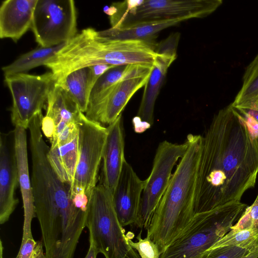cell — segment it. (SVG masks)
Returning a JSON list of instances; mask_svg holds the SVG:
<instances>
[{
  "mask_svg": "<svg viewBox=\"0 0 258 258\" xmlns=\"http://www.w3.org/2000/svg\"><path fill=\"white\" fill-rule=\"evenodd\" d=\"M257 176L258 138L230 104L214 115L202 136L196 215L240 202Z\"/></svg>",
  "mask_w": 258,
  "mask_h": 258,
  "instance_id": "cell-1",
  "label": "cell"
},
{
  "mask_svg": "<svg viewBox=\"0 0 258 258\" xmlns=\"http://www.w3.org/2000/svg\"><path fill=\"white\" fill-rule=\"evenodd\" d=\"M157 46L154 40L109 39L88 28L67 42L44 66L59 85L70 73L94 65L152 67L157 55Z\"/></svg>",
  "mask_w": 258,
  "mask_h": 258,
  "instance_id": "cell-2",
  "label": "cell"
},
{
  "mask_svg": "<svg viewBox=\"0 0 258 258\" xmlns=\"http://www.w3.org/2000/svg\"><path fill=\"white\" fill-rule=\"evenodd\" d=\"M187 148L173 173L147 229L162 253L196 215L201 135L189 134Z\"/></svg>",
  "mask_w": 258,
  "mask_h": 258,
  "instance_id": "cell-3",
  "label": "cell"
},
{
  "mask_svg": "<svg viewBox=\"0 0 258 258\" xmlns=\"http://www.w3.org/2000/svg\"><path fill=\"white\" fill-rule=\"evenodd\" d=\"M247 207L233 203L195 215L160 258H198L230 230Z\"/></svg>",
  "mask_w": 258,
  "mask_h": 258,
  "instance_id": "cell-4",
  "label": "cell"
},
{
  "mask_svg": "<svg viewBox=\"0 0 258 258\" xmlns=\"http://www.w3.org/2000/svg\"><path fill=\"white\" fill-rule=\"evenodd\" d=\"M222 0L125 1L104 8L111 28H118L150 21L185 18H201L214 12Z\"/></svg>",
  "mask_w": 258,
  "mask_h": 258,
  "instance_id": "cell-5",
  "label": "cell"
},
{
  "mask_svg": "<svg viewBox=\"0 0 258 258\" xmlns=\"http://www.w3.org/2000/svg\"><path fill=\"white\" fill-rule=\"evenodd\" d=\"M86 227L89 240L105 258H141L119 221L112 193L102 183L95 187L89 201Z\"/></svg>",
  "mask_w": 258,
  "mask_h": 258,
  "instance_id": "cell-6",
  "label": "cell"
},
{
  "mask_svg": "<svg viewBox=\"0 0 258 258\" xmlns=\"http://www.w3.org/2000/svg\"><path fill=\"white\" fill-rule=\"evenodd\" d=\"M77 125L78 159L71 192L73 197H83L90 200L97 185L108 130L100 122L88 118L83 112L78 118Z\"/></svg>",
  "mask_w": 258,
  "mask_h": 258,
  "instance_id": "cell-7",
  "label": "cell"
},
{
  "mask_svg": "<svg viewBox=\"0 0 258 258\" xmlns=\"http://www.w3.org/2000/svg\"><path fill=\"white\" fill-rule=\"evenodd\" d=\"M31 29L43 47L66 43L77 34V12L73 0H37Z\"/></svg>",
  "mask_w": 258,
  "mask_h": 258,
  "instance_id": "cell-8",
  "label": "cell"
},
{
  "mask_svg": "<svg viewBox=\"0 0 258 258\" xmlns=\"http://www.w3.org/2000/svg\"><path fill=\"white\" fill-rule=\"evenodd\" d=\"M5 77L13 100L12 122L15 126L26 130L32 119L47 105L55 83L53 74L51 72L41 75L22 73Z\"/></svg>",
  "mask_w": 258,
  "mask_h": 258,
  "instance_id": "cell-9",
  "label": "cell"
},
{
  "mask_svg": "<svg viewBox=\"0 0 258 258\" xmlns=\"http://www.w3.org/2000/svg\"><path fill=\"white\" fill-rule=\"evenodd\" d=\"M187 148L186 141L182 144L173 143L166 140L159 143L151 172L145 180L137 227L147 230L153 213L169 183L172 170Z\"/></svg>",
  "mask_w": 258,
  "mask_h": 258,
  "instance_id": "cell-10",
  "label": "cell"
},
{
  "mask_svg": "<svg viewBox=\"0 0 258 258\" xmlns=\"http://www.w3.org/2000/svg\"><path fill=\"white\" fill-rule=\"evenodd\" d=\"M180 33L174 32L157 44V53L151 75L144 86L137 116L133 119L135 132L142 133L154 122L155 102L163 86L168 68L177 57Z\"/></svg>",
  "mask_w": 258,
  "mask_h": 258,
  "instance_id": "cell-11",
  "label": "cell"
},
{
  "mask_svg": "<svg viewBox=\"0 0 258 258\" xmlns=\"http://www.w3.org/2000/svg\"><path fill=\"white\" fill-rule=\"evenodd\" d=\"M152 67L141 64L127 66L123 76L109 91L100 108L97 122L109 125L117 118L132 96L145 86Z\"/></svg>",
  "mask_w": 258,
  "mask_h": 258,
  "instance_id": "cell-12",
  "label": "cell"
},
{
  "mask_svg": "<svg viewBox=\"0 0 258 258\" xmlns=\"http://www.w3.org/2000/svg\"><path fill=\"white\" fill-rule=\"evenodd\" d=\"M145 180H141L125 160L112 194L114 208L122 227L138 223Z\"/></svg>",
  "mask_w": 258,
  "mask_h": 258,
  "instance_id": "cell-13",
  "label": "cell"
},
{
  "mask_svg": "<svg viewBox=\"0 0 258 258\" xmlns=\"http://www.w3.org/2000/svg\"><path fill=\"white\" fill-rule=\"evenodd\" d=\"M12 132L0 136V223L7 222L19 200L15 197L19 184L18 172ZM13 134H14L13 133Z\"/></svg>",
  "mask_w": 258,
  "mask_h": 258,
  "instance_id": "cell-14",
  "label": "cell"
},
{
  "mask_svg": "<svg viewBox=\"0 0 258 258\" xmlns=\"http://www.w3.org/2000/svg\"><path fill=\"white\" fill-rule=\"evenodd\" d=\"M13 133L19 184L24 209L22 241H24L27 238L33 237L31 223L36 215L31 179L29 172L26 129L20 126H15Z\"/></svg>",
  "mask_w": 258,
  "mask_h": 258,
  "instance_id": "cell-15",
  "label": "cell"
},
{
  "mask_svg": "<svg viewBox=\"0 0 258 258\" xmlns=\"http://www.w3.org/2000/svg\"><path fill=\"white\" fill-rule=\"evenodd\" d=\"M107 127L102 157V183L113 193L125 161L122 114Z\"/></svg>",
  "mask_w": 258,
  "mask_h": 258,
  "instance_id": "cell-16",
  "label": "cell"
},
{
  "mask_svg": "<svg viewBox=\"0 0 258 258\" xmlns=\"http://www.w3.org/2000/svg\"><path fill=\"white\" fill-rule=\"evenodd\" d=\"M37 0H7L0 7V37L17 42L31 29Z\"/></svg>",
  "mask_w": 258,
  "mask_h": 258,
  "instance_id": "cell-17",
  "label": "cell"
},
{
  "mask_svg": "<svg viewBox=\"0 0 258 258\" xmlns=\"http://www.w3.org/2000/svg\"><path fill=\"white\" fill-rule=\"evenodd\" d=\"M46 105V113L42 121V131L49 139L55 126L61 122H77L82 112L66 91L55 82Z\"/></svg>",
  "mask_w": 258,
  "mask_h": 258,
  "instance_id": "cell-18",
  "label": "cell"
},
{
  "mask_svg": "<svg viewBox=\"0 0 258 258\" xmlns=\"http://www.w3.org/2000/svg\"><path fill=\"white\" fill-rule=\"evenodd\" d=\"M185 18L141 22L118 28L98 31L103 37L112 39L155 40L156 34L166 28L187 20Z\"/></svg>",
  "mask_w": 258,
  "mask_h": 258,
  "instance_id": "cell-19",
  "label": "cell"
},
{
  "mask_svg": "<svg viewBox=\"0 0 258 258\" xmlns=\"http://www.w3.org/2000/svg\"><path fill=\"white\" fill-rule=\"evenodd\" d=\"M47 157L59 179L71 185L78 159V135L66 144L54 148L49 147Z\"/></svg>",
  "mask_w": 258,
  "mask_h": 258,
  "instance_id": "cell-20",
  "label": "cell"
},
{
  "mask_svg": "<svg viewBox=\"0 0 258 258\" xmlns=\"http://www.w3.org/2000/svg\"><path fill=\"white\" fill-rule=\"evenodd\" d=\"M127 66L112 68L97 81L90 92L88 107L85 112V115L88 118L97 121L99 111L109 91L123 76Z\"/></svg>",
  "mask_w": 258,
  "mask_h": 258,
  "instance_id": "cell-21",
  "label": "cell"
},
{
  "mask_svg": "<svg viewBox=\"0 0 258 258\" xmlns=\"http://www.w3.org/2000/svg\"><path fill=\"white\" fill-rule=\"evenodd\" d=\"M89 73V67L78 69L69 74L58 85L84 113L87 111L91 92Z\"/></svg>",
  "mask_w": 258,
  "mask_h": 258,
  "instance_id": "cell-22",
  "label": "cell"
},
{
  "mask_svg": "<svg viewBox=\"0 0 258 258\" xmlns=\"http://www.w3.org/2000/svg\"><path fill=\"white\" fill-rule=\"evenodd\" d=\"M66 43L50 47L40 46L23 54L12 63L3 67L5 77L26 73L36 67L44 66L50 58L64 46Z\"/></svg>",
  "mask_w": 258,
  "mask_h": 258,
  "instance_id": "cell-23",
  "label": "cell"
},
{
  "mask_svg": "<svg viewBox=\"0 0 258 258\" xmlns=\"http://www.w3.org/2000/svg\"><path fill=\"white\" fill-rule=\"evenodd\" d=\"M258 99V53L246 67L242 86L232 106L236 109H247Z\"/></svg>",
  "mask_w": 258,
  "mask_h": 258,
  "instance_id": "cell-24",
  "label": "cell"
},
{
  "mask_svg": "<svg viewBox=\"0 0 258 258\" xmlns=\"http://www.w3.org/2000/svg\"><path fill=\"white\" fill-rule=\"evenodd\" d=\"M224 246H237L250 250L255 249L258 247V228L231 229L210 248Z\"/></svg>",
  "mask_w": 258,
  "mask_h": 258,
  "instance_id": "cell-25",
  "label": "cell"
},
{
  "mask_svg": "<svg viewBox=\"0 0 258 258\" xmlns=\"http://www.w3.org/2000/svg\"><path fill=\"white\" fill-rule=\"evenodd\" d=\"M127 237L129 244L137 251L141 258H160L162 253L158 246L149 236L142 238L140 233L136 237L137 241L135 242Z\"/></svg>",
  "mask_w": 258,
  "mask_h": 258,
  "instance_id": "cell-26",
  "label": "cell"
},
{
  "mask_svg": "<svg viewBox=\"0 0 258 258\" xmlns=\"http://www.w3.org/2000/svg\"><path fill=\"white\" fill-rule=\"evenodd\" d=\"M251 250L237 246L210 248L198 258H241Z\"/></svg>",
  "mask_w": 258,
  "mask_h": 258,
  "instance_id": "cell-27",
  "label": "cell"
},
{
  "mask_svg": "<svg viewBox=\"0 0 258 258\" xmlns=\"http://www.w3.org/2000/svg\"><path fill=\"white\" fill-rule=\"evenodd\" d=\"M247 228H258V194L253 204L246 208L239 220L231 229Z\"/></svg>",
  "mask_w": 258,
  "mask_h": 258,
  "instance_id": "cell-28",
  "label": "cell"
},
{
  "mask_svg": "<svg viewBox=\"0 0 258 258\" xmlns=\"http://www.w3.org/2000/svg\"><path fill=\"white\" fill-rule=\"evenodd\" d=\"M115 67L116 66L100 64L92 66L89 67L90 70L89 85L91 91L94 85L100 77L108 70Z\"/></svg>",
  "mask_w": 258,
  "mask_h": 258,
  "instance_id": "cell-29",
  "label": "cell"
},
{
  "mask_svg": "<svg viewBox=\"0 0 258 258\" xmlns=\"http://www.w3.org/2000/svg\"><path fill=\"white\" fill-rule=\"evenodd\" d=\"M240 113L244 116L250 130L254 134V135L258 138V122L256 121L251 116L245 113Z\"/></svg>",
  "mask_w": 258,
  "mask_h": 258,
  "instance_id": "cell-30",
  "label": "cell"
},
{
  "mask_svg": "<svg viewBox=\"0 0 258 258\" xmlns=\"http://www.w3.org/2000/svg\"><path fill=\"white\" fill-rule=\"evenodd\" d=\"M43 248V242L41 241H37L32 258H46Z\"/></svg>",
  "mask_w": 258,
  "mask_h": 258,
  "instance_id": "cell-31",
  "label": "cell"
},
{
  "mask_svg": "<svg viewBox=\"0 0 258 258\" xmlns=\"http://www.w3.org/2000/svg\"><path fill=\"white\" fill-rule=\"evenodd\" d=\"M239 112L242 113H245L252 118H253L256 121L258 122V109H236Z\"/></svg>",
  "mask_w": 258,
  "mask_h": 258,
  "instance_id": "cell-32",
  "label": "cell"
},
{
  "mask_svg": "<svg viewBox=\"0 0 258 258\" xmlns=\"http://www.w3.org/2000/svg\"><path fill=\"white\" fill-rule=\"evenodd\" d=\"M98 254L93 242L89 240V247L87 253L84 258H97Z\"/></svg>",
  "mask_w": 258,
  "mask_h": 258,
  "instance_id": "cell-33",
  "label": "cell"
},
{
  "mask_svg": "<svg viewBox=\"0 0 258 258\" xmlns=\"http://www.w3.org/2000/svg\"><path fill=\"white\" fill-rule=\"evenodd\" d=\"M241 258H258V247L249 251Z\"/></svg>",
  "mask_w": 258,
  "mask_h": 258,
  "instance_id": "cell-34",
  "label": "cell"
},
{
  "mask_svg": "<svg viewBox=\"0 0 258 258\" xmlns=\"http://www.w3.org/2000/svg\"><path fill=\"white\" fill-rule=\"evenodd\" d=\"M250 108L258 109V99H257L253 103H252L250 106L247 109Z\"/></svg>",
  "mask_w": 258,
  "mask_h": 258,
  "instance_id": "cell-35",
  "label": "cell"
}]
</instances>
